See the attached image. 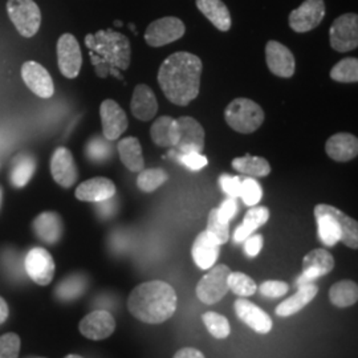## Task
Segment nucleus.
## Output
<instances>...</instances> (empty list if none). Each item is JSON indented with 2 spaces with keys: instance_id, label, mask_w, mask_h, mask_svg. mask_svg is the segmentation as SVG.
I'll use <instances>...</instances> for the list:
<instances>
[{
  "instance_id": "1",
  "label": "nucleus",
  "mask_w": 358,
  "mask_h": 358,
  "mask_svg": "<svg viewBox=\"0 0 358 358\" xmlns=\"http://www.w3.org/2000/svg\"><path fill=\"white\" fill-rule=\"evenodd\" d=\"M203 65L198 56L189 52H177L159 66L158 83L167 100L186 106L195 100L201 90Z\"/></svg>"
},
{
  "instance_id": "2",
  "label": "nucleus",
  "mask_w": 358,
  "mask_h": 358,
  "mask_svg": "<svg viewBox=\"0 0 358 358\" xmlns=\"http://www.w3.org/2000/svg\"><path fill=\"white\" fill-rule=\"evenodd\" d=\"M177 294L165 282L152 280L137 285L128 299L129 312L145 324H162L177 310Z\"/></svg>"
},
{
  "instance_id": "3",
  "label": "nucleus",
  "mask_w": 358,
  "mask_h": 358,
  "mask_svg": "<svg viewBox=\"0 0 358 358\" xmlns=\"http://www.w3.org/2000/svg\"><path fill=\"white\" fill-rule=\"evenodd\" d=\"M315 217L317 222L319 241L325 247H334L343 242L346 247L358 248V223L356 219L348 217L340 208L332 205L315 207Z\"/></svg>"
},
{
  "instance_id": "4",
  "label": "nucleus",
  "mask_w": 358,
  "mask_h": 358,
  "mask_svg": "<svg viewBox=\"0 0 358 358\" xmlns=\"http://www.w3.org/2000/svg\"><path fill=\"white\" fill-rule=\"evenodd\" d=\"M85 44L90 51L100 56L115 69L127 71L130 65V41L129 38L112 29L99 31L85 38Z\"/></svg>"
},
{
  "instance_id": "5",
  "label": "nucleus",
  "mask_w": 358,
  "mask_h": 358,
  "mask_svg": "<svg viewBox=\"0 0 358 358\" xmlns=\"http://www.w3.org/2000/svg\"><path fill=\"white\" fill-rule=\"evenodd\" d=\"M262 106L250 99H235L224 110V118L231 129L242 134H251L264 122Z\"/></svg>"
},
{
  "instance_id": "6",
  "label": "nucleus",
  "mask_w": 358,
  "mask_h": 358,
  "mask_svg": "<svg viewBox=\"0 0 358 358\" xmlns=\"http://www.w3.org/2000/svg\"><path fill=\"white\" fill-rule=\"evenodd\" d=\"M7 13L22 36L32 38L38 34L41 26V13L34 0H8Z\"/></svg>"
},
{
  "instance_id": "7",
  "label": "nucleus",
  "mask_w": 358,
  "mask_h": 358,
  "mask_svg": "<svg viewBox=\"0 0 358 358\" xmlns=\"http://www.w3.org/2000/svg\"><path fill=\"white\" fill-rule=\"evenodd\" d=\"M231 269L226 264L213 266L196 284V296L207 306L219 303L229 292Z\"/></svg>"
},
{
  "instance_id": "8",
  "label": "nucleus",
  "mask_w": 358,
  "mask_h": 358,
  "mask_svg": "<svg viewBox=\"0 0 358 358\" xmlns=\"http://www.w3.org/2000/svg\"><path fill=\"white\" fill-rule=\"evenodd\" d=\"M331 45L337 52H349L358 47V16L345 13L333 22L331 31Z\"/></svg>"
},
{
  "instance_id": "9",
  "label": "nucleus",
  "mask_w": 358,
  "mask_h": 358,
  "mask_svg": "<svg viewBox=\"0 0 358 358\" xmlns=\"http://www.w3.org/2000/svg\"><path fill=\"white\" fill-rule=\"evenodd\" d=\"M24 268L32 282L45 287L53 280L56 266L53 257L45 248L35 247L27 254Z\"/></svg>"
},
{
  "instance_id": "10",
  "label": "nucleus",
  "mask_w": 358,
  "mask_h": 358,
  "mask_svg": "<svg viewBox=\"0 0 358 358\" xmlns=\"http://www.w3.org/2000/svg\"><path fill=\"white\" fill-rule=\"evenodd\" d=\"M185 24L178 17H162L146 28L145 40L150 47H162L177 41L185 35Z\"/></svg>"
},
{
  "instance_id": "11",
  "label": "nucleus",
  "mask_w": 358,
  "mask_h": 358,
  "mask_svg": "<svg viewBox=\"0 0 358 358\" xmlns=\"http://www.w3.org/2000/svg\"><path fill=\"white\" fill-rule=\"evenodd\" d=\"M57 64L66 78H76L80 73L83 55L77 38L71 34L62 35L57 41Z\"/></svg>"
},
{
  "instance_id": "12",
  "label": "nucleus",
  "mask_w": 358,
  "mask_h": 358,
  "mask_svg": "<svg viewBox=\"0 0 358 358\" xmlns=\"http://www.w3.org/2000/svg\"><path fill=\"white\" fill-rule=\"evenodd\" d=\"M179 140L174 146L178 154L187 152L201 153L205 149V129L192 117L185 115L177 118Z\"/></svg>"
},
{
  "instance_id": "13",
  "label": "nucleus",
  "mask_w": 358,
  "mask_h": 358,
  "mask_svg": "<svg viewBox=\"0 0 358 358\" xmlns=\"http://www.w3.org/2000/svg\"><path fill=\"white\" fill-rule=\"evenodd\" d=\"M334 268V257L325 248H316L308 252L303 260V273L296 280V285L312 282L328 275Z\"/></svg>"
},
{
  "instance_id": "14",
  "label": "nucleus",
  "mask_w": 358,
  "mask_h": 358,
  "mask_svg": "<svg viewBox=\"0 0 358 358\" xmlns=\"http://www.w3.org/2000/svg\"><path fill=\"white\" fill-rule=\"evenodd\" d=\"M325 15L324 0H306L289 15V27L294 32L304 34L320 24Z\"/></svg>"
},
{
  "instance_id": "15",
  "label": "nucleus",
  "mask_w": 358,
  "mask_h": 358,
  "mask_svg": "<svg viewBox=\"0 0 358 358\" xmlns=\"http://www.w3.org/2000/svg\"><path fill=\"white\" fill-rule=\"evenodd\" d=\"M78 331L88 340H105L115 331V317L108 310H93L80 321Z\"/></svg>"
},
{
  "instance_id": "16",
  "label": "nucleus",
  "mask_w": 358,
  "mask_h": 358,
  "mask_svg": "<svg viewBox=\"0 0 358 358\" xmlns=\"http://www.w3.org/2000/svg\"><path fill=\"white\" fill-rule=\"evenodd\" d=\"M100 115L105 140L115 141L127 131L129 127L128 115L113 100L103 101L100 106Z\"/></svg>"
},
{
  "instance_id": "17",
  "label": "nucleus",
  "mask_w": 358,
  "mask_h": 358,
  "mask_svg": "<svg viewBox=\"0 0 358 358\" xmlns=\"http://www.w3.org/2000/svg\"><path fill=\"white\" fill-rule=\"evenodd\" d=\"M52 178L64 189L72 187L78 178V170L72 153L66 148H57L51 158Z\"/></svg>"
},
{
  "instance_id": "18",
  "label": "nucleus",
  "mask_w": 358,
  "mask_h": 358,
  "mask_svg": "<svg viewBox=\"0 0 358 358\" xmlns=\"http://www.w3.org/2000/svg\"><path fill=\"white\" fill-rule=\"evenodd\" d=\"M22 78L28 90L41 99H51L55 93V85L50 72L36 62H27L22 66Z\"/></svg>"
},
{
  "instance_id": "19",
  "label": "nucleus",
  "mask_w": 358,
  "mask_h": 358,
  "mask_svg": "<svg viewBox=\"0 0 358 358\" xmlns=\"http://www.w3.org/2000/svg\"><path fill=\"white\" fill-rule=\"evenodd\" d=\"M266 60L268 69L275 76L289 78L294 75L296 62L294 55L282 43L271 40L266 45Z\"/></svg>"
},
{
  "instance_id": "20",
  "label": "nucleus",
  "mask_w": 358,
  "mask_h": 358,
  "mask_svg": "<svg viewBox=\"0 0 358 358\" xmlns=\"http://www.w3.org/2000/svg\"><path fill=\"white\" fill-rule=\"evenodd\" d=\"M236 316L243 321L247 327L260 334H267L272 329V319L268 313L254 303L245 300L244 297L235 301L234 304Z\"/></svg>"
},
{
  "instance_id": "21",
  "label": "nucleus",
  "mask_w": 358,
  "mask_h": 358,
  "mask_svg": "<svg viewBox=\"0 0 358 358\" xmlns=\"http://www.w3.org/2000/svg\"><path fill=\"white\" fill-rule=\"evenodd\" d=\"M219 254L220 244L208 231L201 232L192 243V260L199 269L206 271L215 266Z\"/></svg>"
},
{
  "instance_id": "22",
  "label": "nucleus",
  "mask_w": 358,
  "mask_h": 358,
  "mask_svg": "<svg viewBox=\"0 0 358 358\" xmlns=\"http://www.w3.org/2000/svg\"><path fill=\"white\" fill-rule=\"evenodd\" d=\"M115 185L113 180L103 178V177H96V178L88 179L77 186V199L81 202H90V203H99L106 201L112 196H115Z\"/></svg>"
},
{
  "instance_id": "23",
  "label": "nucleus",
  "mask_w": 358,
  "mask_h": 358,
  "mask_svg": "<svg viewBox=\"0 0 358 358\" xmlns=\"http://www.w3.org/2000/svg\"><path fill=\"white\" fill-rule=\"evenodd\" d=\"M34 232L38 239L45 244L59 243L64 232L63 219L53 211H47L38 214L32 223Z\"/></svg>"
},
{
  "instance_id": "24",
  "label": "nucleus",
  "mask_w": 358,
  "mask_h": 358,
  "mask_svg": "<svg viewBox=\"0 0 358 358\" xmlns=\"http://www.w3.org/2000/svg\"><path fill=\"white\" fill-rule=\"evenodd\" d=\"M325 152L336 162H349L358 155V140L350 133H337L325 143Z\"/></svg>"
},
{
  "instance_id": "25",
  "label": "nucleus",
  "mask_w": 358,
  "mask_h": 358,
  "mask_svg": "<svg viewBox=\"0 0 358 358\" xmlns=\"http://www.w3.org/2000/svg\"><path fill=\"white\" fill-rule=\"evenodd\" d=\"M131 113L141 121L153 120L158 112V101L152 88L145 84H140L133 92L131 103H130Z\"/></svg>"
},
{
  "instance_id": "26",
  "label": "nucleus",
  "mask_w": 358,
  "mask_h": 358,
  "mask_svg": "<svg viewBox=\"0 0 358 358\" xmlns=\"http://www.w3.org/2000/svg\"><path fill=\"white\" fill-rule=\"evenodd\" d=\"M319 292V287L313 282H306L299 285V289L296 294H292L289 299L282 301L276 307V315L280 317H289L299 313L303 308L307 307L308 304L316 297Z\"/></svg>"
},
{
  "instance_id": "27",
  "label": "nucleus",
  "mask_w": 358,
  "mask_h": 358,
  "mask_svg": "<svg viewBox=\"0 0 358 358\" xmlns=\"http://www.w3.org/2000/svg\"><path fill=\"white\" fill-rule=\"evenodd\" d=\"M150 137L161 148H174L179 140L177 120L169 115L159 117L150 128Z\"/></svg>"
},
{
  "instance_id": "28",
  "label": "nucleus",
  "mask_w": 358,
  "mask_h": 358,
  "mask_svg": "<svg viewBox=\"0 0 358 358\" xmlns=\"http://www.w3.org/2000/svg\"><path fill=\"white\" fill-rule=\"evenodd\" d=\"M269 219V210L264 206H251L243 219V223L234 232V241L243 243L259 227L264 226Z\"/></svg>"
},
{
  "instance_id": "29",
  "label": "nucleus",
  "mask_w": 358,
  "mask_h": 358,
  "mask_svg": "<svg viewBox=\"0 0 358 358\" xmlns=\"http://www.w3.org/2000/svg\"><path fill=\"white\" fill-rule=\"evenodd\" d=\"M196 7L219 31L226 32L230 29V11L222 0H196Z\"/></svg>"
},
{
  "instance_id": "30",
  "label": "nucleus",
  "mask_w": 358,
  "mask_h": 358,
  "mask_svg": "<svg viewBox=\"0 0 358 358\" xmlns=\"http://www.w3.org/2000/svg\"><path fill=\"white\" fill-rule=\"evenodd\" d=\"M118 154L121 162L133 173H140L145 169V159L142 155L141 143L136 137H127L118 142Z\"/></svg>"
},
{
  "instance_id": "31",
  "label": "nucleus",
  "mask_w": 358,
  "mask_h": 358,
  "mask_svg": "<svg viewBox=\"0 0 358 358\" xmlns=\"http://www.w3.org/2000/svg\"><path fill=\"white\" fill-rule=\"evenodd\" d=\"M329 300L334 307L348 308L356 306L358 301L357 282L341 280L333 284L329 289Z\"/></svg>"
},
{
  "instance_id": "32",
  "label": "nucleus",
  "mask_w": 358,
  "mask_h": 358,
  "mask_svg": "<svg viewBox=\"0 0 358 358\" xmlns=\"http://www.w3.org/2000/svg\"><path fill=\"white\" fill-rule=\"evenodd\" d=\"M232 167L236 171L252 178L267 177L271 173V165L266 158L254 157L251 154H247L241 158H235L232 161Z\"/></svg>"
},
{
  "instance_id": "33",
  "label": "nucleus",
  "mask_w": 358,
  "mask_h": 358,
  "mask_svg": "<svg viewBox=\"0 0 358 358\" xmlns=\"http://www.w3.org/2000/svg\"><path fill=\"white\" fill-rule=\"evenodd\" d=\"M35 170H36V161L32 155L29 154L19 155L13 162V166L10 173V180L16 189H22L32 179Z\"/></svg>"
},
{
  "instance_id": "34",
  "label": "nucleus",
  "mask_w": 358,
  "mask_h": 358,
  "mask_svg": "<svg viewBox=\"0 0 358 358\" xmlns=\"http://www.w3.org/2000/svg\"><path fill=\"white\" fill-rule=\"evenodd\" d=\"M88 279L85 275L73 273L68 278H65L56 288V297L63 301H72L76 300L81 294L87 291Z\"/></svg>"
},
{
  "instance_id": "35",
  "label": "nucleus",
  "mask_w": 358,
  "mask_h": 358,
  "mask_svg": "<svg viewBox=\"0 0 358 358\" xmlns=\"http://www.w3.org/2000/svg\"><path fill=\"white\" fill-rule=\"evenodd\" d=\"M169 179L166 171L162 169H143L137 178V186L143 192H153L159 189Z\"/></svg>"
},
{
  "instance_id": "36",
  "label": "nucleus",
  "mask_w": 358,
  "mask_h": 358,
  "mask_svg": "<svg viewBox=\"0 0 358 358\" xmlns=\"http://www.w3.org/2000/svg\"><path fill=\"white\" fill-rule=\"evenodd\" d=\"M331 78L337 83H357L358 60L356 57H346L338 62L331 71Z\"/></svg>"
},
{
  "instance_id": "37",
  "label": "nucleus",
  "mask_w": 358,
  "mask_h": 358,
  "mask_svg": "<svg viewBox=\"0 0 358 358\" xmlns=\"http://www.w3.org/2000/svg\"><path fill=\"white\" fill-rule=\"evenodd\" d=\"M202 320L208 333L217 340H224L230 336V322L224 316L217 312H206L202 315Z\"/></svg>"
},
{
  "instance_id": "38",
  "label": "nucleus",
  "mask_w": 358,
  "mask_h": 358,
  "mask_svg": "<svg viewBox=\"0 0 358 358\" xmlns=\"http://www.w3.org/2000/svg\"><path fill=\"white\" fill-rule=\"evenodd\" d=\"M229 291L241 297H248L256 294L255 282L243 272H232L229 276Z\"/></svg>"
},
{
  "instance_id": "39",
  "label": "nucleus",
  "mask_w": 358,
  "mask_h": 358,
  "mask_svg": "<svg viewBox=\"0 0 358 358\" xmlns=\"http://www.w3.org/2000/svg\"><path fill=\"white\" fill-rule=\"evenodd\" d=\"M220 245L227 243L229 238H230V223L227 222H222L217 217V208H213L207 217V229Z\"/></svg>"
},
{
  "instance_id": "40",
  "label": "nucleus",
  "mask_w": 358,
  "mask_h": 358,
  "mask_svg": "<svg viewBox=\"0 0 358 358\" xmlns=\"http://www.w3.org/2000/svg\"><path fill=\"white\" fill-rule=\"evenodd\" d=\"M239 198L243 199L244 205L255 206L263 198V189L252 177L242 179Z\"/></svg>"
},
{
  "instance_id": "41",
  "label": "nucleus",
  "mask_w": 358,
  "mask_h": 358,
  "mask_svg": "<svg viewBox=\"0 0 358 358\" xmlns=\"http://www.w3.org/2000/svg\"><path fill=\"white\" fill-rule=\"evenodd\" d=\"M22 340L16 333L0 336V358H16L20 353Z\"/></svg>"
},
{
  "instance_id": "42",
  "label": "nucleus",
  "mask_w": 358,
  "mask_h": 358,
  "mask_svg": "<svg viewBox=\"0 0 358 358\" xmlns=\"http://www.w3.org/2000/svg\"><path fill=\"white\" fill-rule=\"evenodd\" d=\"M112 153V148L101 138H94L87 146V155L93 161H105Z\"/></svg>"
},
{
  "instance_id": "43",
  "label": "nucleus",
  "mask_w": 358,
  "mask_h": 358,
  "mask_svg": "<svg viewBox=\"0 0 358 358\" xmlns=\"http://www.w3.org/2000/svg\"><path fill=\"white\" fill-rule=\"evenodd\" d=\"M259 291L263 296L269 297V299H279L284 294H288L289 285L285 282H280V280H268V282H263L259 287Z\"/></svg>"
},
{
  "instance_id": "44",
  "label": "nucleus",
  "mask_w": 358,
  "mask_h": 358,
  "mask_svg": "<svg viewBox=\"0 0 358 358\" xmlns=\"http://www.w3.org/2000/svg\"><path fill=\"white\" fill-rule=\"evenodd\" d=\"M178 159L182 165H185L192 171H199L203 167L207 166V164H208L205 155L198 153V152H187V153L179 154Z\"/></svg>"
},
{
  "instance_id": "45",
  "label": "nucleus",
  "mask_w": 358,
  "mask_h": 358,
  "mask_svg": "<svg viewBox=\"0 0 358 358\" xmlns=\"http://www.w3.org/2000/svg\"><path fill=\"white\" fill-rule=\"evenodd\" d=\"M219 183L222 190L226 192L229 196L239 198L241 194V186H242V178L241 177H231L227 174H223L219 178Z\"/></svg>"
},
{
  "instance_id": "46",
  "label": "nucleus",
  "mask_w": 358,
  "mask_h": 358,
  "mask_svg": "<svg viewBox=\"0 0 358 358\" xmlns=\"http://www.w3.org/2000/svg\"><path fill=\"white\" fill-rule=\"evenodd\" d=\"M238 213V202L236 198L229 196L227 199L223 201V203L217 208V217L222 222H227L230 223L231 219L236 215Z\"/></svg>"
},
{
  "instance_id": "47",
  "label": "nucleus",
  "mask_w": 358,
  "mask_h": 358,
  "mask_svg": "<svg viewBox=\"0 0 358 358\" xmlns=\"http://www.w3.org/2000/svg\"><path fill=\"white\" fill-rule=\"evenodd\" d=\"M264 245V238L259 234H252L244 241V252L250 257H255L260 254Z\"/></svg>"
},
{
  "instance_id": "48",
  "label": "nucleus",
  "mask_w": 358,
  "mask_h": 358,
  "mask_svg": "<svg viewBox=\"0 0 358 358\" xmlns=\"http://www.w3.org/2000/svg\"><path fill=\"white\" fill-rule=\"evenodd\" d=\"M176 358H203L205 355L194 348H182L174 355Z\"/></svg>"
},
{
  "instance_id": "49",
  "label": "nucleus",
  "mask_w": 358,
  "mask_h": 358,
  "mask_svg": "<svg viewBox=\"0 0 358 358\" xmlns=\"http://www.w3.org/2000/svg\"><path fill=\"white\" fill-rule=\"evenodd\" d=\"M10 315V309H8V304L6 303V300L3 297H0V324L6 322L8 319Z\"/></svg>"
},
{
  "instance_id": "50",
  "label": "nucleus",
  "mask_w": 358,
  "mask_h": 358,
  "mask_svg": "<svg viewBox=\"0 0 358 358\" xmlns=\"http://www.w3.org/2000/svg\"><path fill=\"white\" fill-rule=\"evenodd\" d=\"M81 356H78V355H68L66 358H80Z\"/></svg>"
},
{
  "instance_id": "51",
  "label": "nucleus",
  "mask_w": 358,
  "mask_h": 358,
  "mask_svg": "<svg viewBox=\"0 0 358 358\" xmlns=\"http://www.w3.org/2000/svg\"><path fill=\"white\" fill-rule=\"evenodd\" d=\"M1 198H3V194H1V189H0V206H1Z\"/></svg>"
}]
</instances>
